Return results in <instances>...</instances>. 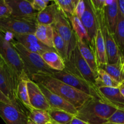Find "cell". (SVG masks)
I'll return each instance as SVG.
<instances>
[{
	"instance_id": "29",
	"label": "cell",
	"mask_w": 124,
	"mask_h": 124,
	"mask_svg": "<svg viewBox=\"0 0 124 124\" xmlns=\"http://www.w3.org/2000/svg\"><path fill=\"white\" fill-rule=\"evenodd\" d=\"M28 119L35 124H46L51 122L47 111L33 108L28 113Z\"/></svg>"
},
{
	"instance_id": "40",
	"label": "cell",
	"mask_w": 124,
	"mask_h": 124,
	"mask_svg": "<svg viewBox=\"0 0 124 124\" xmlns=\"http://www.w3.org/2000/svg\"><path fill=\"white\" fill-rule=\"evenodd\" d=\"M3 63H4L3 61L2 60V59H1V56H0V67H1V65H2V64H3Z\"/></svg>"
},
{
	"instance_id": "4",
	"label": "cell",
	"mask_w": 124,
	"mask_h": 124,
	"mask_svg": "<svg viewBox=\"0 0 124 124\" xmlns=\"http://www.w3.org/2000/svg\"><path fill=\"white\" fill-rule=\"evenodd\" d=\"M0 56L18 83L23 79L29 80L24 72V66L19 54L11 41L7 39L1 32H0Z\"/></svg>"
},
{
	"instance_id": "11",
	"label": "cell",
	"mask_w": 124,
	"mask_h": 124,
	"mask_svg": "<svg viewBox=\"0 0 124 124\" xmlns=\"http://www.w3.org/2000/svg\"><path fill=\"white\" fill-rule=\"evenodd\" d=\"M11 10V16L21 18L36 19L38 12L32 8L27 0H6Z\"/></svg>"
},
{
	"instance_id": "38",
	"label": "cell",
	"mask_w": 124,
	"mask_h": 124,
	"mask_svg": "<svg viewBox=\"0 0 124 124\" xmlns=\"http://www.w3.org/2000/svg\"><path fill=\"white\" fill-rule=\"evenodd\" d=\"M70 124H89L87 122H85V121H82V120L80 119L77 118L76 116H74V118L72 119V120Z\"/></svg>"
},
{
	"instance_id": "9",
	"label": "cell",
	"mask_w": 124,
	"mask_h": 124,
	"mask_svg": "<svg viewBox=\"0 0 124 124\" xmlns=\"http://www.w3.org/2000/svg\"><path fill=\"white\" fill-rule=\"evenodd\" d=\"M52 27L64 40L67 47L68 58L72 52L77 46V37L73 30L70 21L60 10Z\"/></svg>"
},
{
	"instance_id": "26",
	"label": "cell",
	"mask_w": 124,
	"mask_h": 124,
	"mask_svg": "<svg viewBox=\"0 0 124 124\" xmlns=\"http://www.w3.org/2000/svg\"><path fill=\"white\" fill-rule=\"evenodd\" d=\"M119 85L120 84L112 78L106 71L102 69H98L96 79V86L97 88L102 87L118 88Z\"/></svg>"
},
{
	"instance_id": "33",
	"label": "cell",
	"mask_w": 124,
	"mask_h": 124,
	"mask_svg": "<svg viewBox=\"0 0 124 124\" xmlns=\"http://www.w3.org/2000/svg\"><path fill=\"white\" fill-rule=\"evenodd\" d=\"M29 2L31 4L32 8L35 11L40 12L43 10L47 7L50 1L49 0H31L29 1Z\"/></svg>"
},
{
	"instance_id": "41",
	"label": "cell",
	"mask_w": 124,
	"mask_h": 124,
	"mask_svg": "<svg viewBox=\"0 0 124 124\" xmlns=\"http://www.w3.org/2000/svg\"><path fill=\"white\" fill-rule=\"evenodd\" d=\"M27 124H35L32 121H31L29 119V121H28V122H27Z\"/></svg>"
},
{
	"instance_id": "24",
	"label": "cell",
	"mask_w": 124,
	"mask_h": 124,
	"mask_svg": "<svg viewBox=\"0 0 124 124\" xmlns=\"http://www.w3.org/2000/svg\"><path fill=\"white\" fill-rule=\"evenodd\" d=\"M98 69H102L106 71L118 83L120 84L124 81V73L123 72L122 62L115 64H106L104 65H100Z\"/></svg>"
},
{
	"instance_id": "5",
	"label": "cell",
	"mask_w": 124,
	"mask_h": 124,
	"mask_svg": "<svg viewBox=\"0 0 124 124\" xmlns=\"http://www.w3.org/2000/svg\"><path fill=\"white\" fill-rule=\"evenodd\" d=\"M105 7L100 8H94L92 7V8L97 21L98 29L100 30L104 40L107 64H115L122 62L119 50L114 41L113 35L111 33L108 27L105 13Z\"/></svg>"
},
{
	"instance_id": "31",
	"label": "cell",
	"mask_w": 124,
	"mask_h": 124,
	"mask_svg": "<svg viewBox=\"0 0 124 124\" xmlns=\"http://www.w3.org/2000/svg\"><path fill=\"white\" fill-rule=\"evenodd\" d=\"M53 48L55 52L63 59L64 62L66 61L68 59V51H67L66 44L64 40L58 35V33L54 29H53Z\"/></svg>"
},
{
	"instance_id": "23",
	"label": "cell",
	"mask_w": 124,
	"mask_h": 124,
	"mask_svg": "<svg viewBox=\"0 0 124 124\" xmlns=\"http://www.w3.org/2000/svg\"><path fill=\"white\" fill-rule=\"evenodd\" d=\"M41 56L47 66L55 71H62L65 68L64 61L55 51L45 52Z\"/></svg>"
},
{
	"instance_id": "17",
	"label": "cell",
	"mask_w": 124,
	"mask_h": 124,
	"mask_svg": "<svg viewBox=\"0 0 124 124\" xmlns=\"http://www.w3.org/2000/svg\"><path fill=\"white\" fill-rule=\"evenodd\" d=\"M77 47L83 59L89 65L92 71L97 74L98 65L92 44L89 41H81L77 38Z\"/></svg>"
},
{
	"instance_id": "30",
	"label": "cell",
	"mask_w": 124,
	"mask_h": 124,
	"mask_svg": "<svg viewBox=\"0 0 124 124\" xmlns=\"http://www.w3.org/2000/svg\"><path fill=\"white\" fill-rule=\"evenodd\" d=\"M79 0H55L53 2L57 5L60 10L69 19L74 16V10Z\"/></svg>"
},
{
	"instance_id": "43",
	"label": "cell",
	"mask_w": 124,
	"mask_h": 124,
	"mask_svg": "<svg viewBox=\"0 0 124 124\" xmlns=\"http://www.w3.org/2000/svg\"><path fill=\"white\" fill-rule=\"evenodd\" d=\"M122 70H123V72L124 73V62L122 64Z\"/></svg>"
},
{
	"instance_id": "45",
	"label": "cell",
	"mask_w": 124,
	"mask_h": 124,
	"mask_svg": "<svg viewBox=\"0 0 124 124\" xmlns=\"http://www.w3.org/2000/svg\"><path fill=\"white\" fill-rule=\"evenodd\" d=\"M52 124H55V123H53V122H52Z\"/></svg>"
},
{
	"instance_id": "7",
	"label": "cell",
	"mask_w": 124,
	"mask_h": 124,
	"mask_svg": "<svg viewBox=\"0 0 124 124\" xmlns=\"http://www.w3.org/2000/svg\"><path fill=\"white\" fill-rule=\"evenodd\" d=\"M37 25L36 19L10 16L0 19V32L9 33L13 36L34 34Z\"/></svg>"
},
{
	"instance_id": "39",
	"label": "cell",
	"mask_w": 124,
	"mask_h": 124,
	"mask_svg": "<svg viewBox=\"0 0 124 124\" xmlns=\"http://www.w3.org/2000/svg\"><path fill=\"white\" fill-rule=\"evenodd\" d=\"M118 88H119V90H120L121 94H122L123 96L124 97V81H123L122 83L120 84V85H119V86Z\"/></svg>"
},
{
	"instance_id": "42",
	"label": "cell",
	"mask_w": 124,
	"mask_h": 124,
	"mask_svg": "<svg viewBox=\"0 0 124 124\" xmlns=\"http://www.w3.org/2000/svg\"><path fill=\"white\" fill-rule=\"evenodd\" d=\"M103 124H115V123H111V122H106Z\"/></svg>"
},
{
	"instance_id": "34",
	"label": "cell",
	"mask_w": 124,
	"mask_h": 124,
	"mask_svg": "<svg viewBox=\"0 0 124 124\" xmlns=\"http://www.w3.org/2000/svg\"><path fill=\"white\" fill-rule=\"evenodd\" d=\"M11 16V10L6 0H0V19Z\"/></svg>"
},
{
	"instance_id": "2",
	"label": "cell",
	"mask_w": 124,
	"mask_h": 124,
	"mask_svg": "<svg viewBox=\"0 0 124 124\" xmlns=\"http://www.w3.org/2000/svg\"><path fill=\"white\" fill-rule=\"evenodd\" d=\"M117 109L97 98H91L77 110V118L89 124H103Z\"/></svg>"
},
{
	"instance_id": "25",
	"label": "cell",
	"mask_w": 124,
	"mask_h": 124,
	"mask_svg": "<svg viewBox=\"0 0 124 124\" xmlns=\"http://www.w3.org/2000/svg\"><path fill=\"white\" fill-rule=\"evenodd\" d=\"M51 122L58 124H70L75 115L58 109L51 108L47 111Z\"/></svg>"
},
{
	"instance_id": "16",
	"label": "cell",
	"mask_w": 124,
	"mask_h": 124,
	"mask_svg": "<svg viewBox=\"0 0 124 124\" xmlns=\"http://www.w3.org/2000/svg\"><path fill=\"white\" fill-rule=\"evenodd\" d=\"M105 102L119 110H124V97L119 88L102 87L98 88Z\"/></svg>"
},
{
	"instance_id": "32",
	"label": "cell",
	"mask_w": 124,
	"mask_h": 124,
	"mask_svg": "<svg viewBox=\"0 0 124 124\" xmlns=\"http://www.w3.org/2000/svg\"><path fill=\"white\" fill-rule=\"evenodd\" d=\"M107 122L119 124H124V110L117 109L109 117Z\"/></svg>"
},
{
	"instance_id": "10",
	"label": "cell",
	"mask_w": 124,
	"mask_h": 124,
	"mask_svg": "<svg viewBox=\"0 0 124 124\" xmlns=\"http://www.w3.org/2000/svg\"><path fill=\"white\" fill-rule=\"evenodd\" d=\"M0 117L6 124H27L28 113L23 107L0 102Z\"/></svg>"
},
{
	"instance_id": "37",
	"label": "cell",
	"mask_w": 124,
	"mask_h": 124,
	"mask_svg": "<svg viewBox=\"0 0 124 124\" xmlns=\"http://www.w3.org/2000/svg\"><path fill=\"white\" fill-rule=\"evenodd\" d=\"M117 4L119 12L124 17V0H117Z\"/></svg>"
},
{
	"instance_id": "35",
	"label": "cell",
	"mask_w": 124,
	"mask_h": 124,
	"mask_svg": "<svg viewBox=\"0 0 124 124\" xmlns=\"http://www.w3.org/2000/svg\"><path fill=\"white\" fill-rule=\"evenodd\" d=\"M85 10V1L83 0H79L74 10V16L79 18V19L81 18L83 15Z\"/></svg>"
},
{
	"instance_id": "27",
	"label": "cell",
	"mask_w": 124,
	"mask_h": 124,
	"mask_svg": "<svg viewBox=\"0 0 124 124\" xmlns=\"http://www.w3.org/2000/svg\"><path fill=\"white\" fill-rule=\"evenodd\" d=\"M27 80L23 79L20 81L17 87V96L19 102L26 108L29 111L33 109L29 101V94H28L27 87Z\"/></svg>"
},
{
	"instance_id": "1",
	"label": "cell",
	"mask_w": 124,
	"mask_h": 124,
	"mask_svg": "<svg viewBox=\"0 0 124 124\" xmlns=\"http://www.w3.org/2000/svg\"><path fill=\"white\" fill-rule=\"evenodd\" d=\"M32 81L44 86L52 93L62 97L72 104L77 110L80 108L88 101L94 98L59 81L51 75L43 74L33 75Z\"/></svg>"
},
{
	"instance_id": "22",
	"label": "cell",
	"mask_w": 124,
	"mask_h": 124,
	"mask_svg": "<svg viewBox=\"0 0 124 124\" xmlns=\"http://www.w3.org/2000/svg\"><path fill=\"white\" fill-rule=\"evenodd\" d=\"M94 48L98 68L100 65L107 64L105 42L102 33L99 29L97 30L94 42Z\"/></svg>"
},
{
	"instance_id": "3",
	"label": "cell",
	"mask_w": 124,
	"mask_h": 124,
	"mask_svg": "<svg viewBox=\"0 0 124 124\" xmlns=\"http://www.w3.org/2000/svg\"><path fill=\"white\" fill-rule=\"evenodd\" d=\"M11 42L20 57L24 72L29 79L32 80V77L35 75H53L55 70L47 66L40 54L29 52L15 40H12Z\"/></svg>"
},
{
	"instance_id": "21",
	"label": "cell",
	"mask_w": 124,
	"mask_h": 124,
	"mask_svg": "<svg viewBox=\"0 0 124 124\" xmlns=\"http://www.w3.org/2000/svg\"><path fill=\"white\" fill-rule=\"evenodd\" d=\"M105 13L108 27L111 33L113 35L116 28L119 15L117 0H113L112 4L105 6Z\"/></svg>"
},
{
	"instance_id": "36",
	"label": "cell",
	"mask_w": 124,
	"mask_h": 124,
	"mask_svg": "<svg viewBox=\"0 0 124 124\" xmlns=\"http://www.w3.org/2000/svg\"><path fill=\"white\" fill-rule=\"evenodd\" d=\"M0 102L5 103V104H10V105H13L12 101L6 96H5L4 94L1 90H0Z\"/></svg>"
},
{
	"instance_id": "15",
	"label": "cell",
	"mask_w": 124,
	"mask_h": 124,
	"mask_svg": "<svg viewBox=\"0 0 124 124\" xmlns=\"http://www.w3.org/2000/svg\"><path fill=\"white\" fill-rule=\"evenodd\" d=\"M37 84L38 85L41 92L46 97L51 108L63 110V111H65L69 113L72 114L75 116L77 115V110L72 104L64 100L62 97L52 93L49 90L46 88L44 86L41 84Z\"/></svg>"
},
{
	"instance_id": "44",
	"label": "cell",
	"mask_w": 124,
	"mask_h": 124,
	"mask_svg": "<svg viewBox=\"0 0 124 124\" xmlns=\"http://www.w3.org/2000/svg\"><path fill=\"white\" fill-rule=\"evenodd\" d=\"M46 124H52V122H49V123H47Z\"/></svg>"
},
{
	"instance_id": "8",
	"label": "cell",
	"mask_w": 124,
	"mask_h": 124,
	"mask_svg": "<svg viewBox=\"0 0 124 124\" xmlns=\"http://www.w3.org/2000/svg\"><path fill=\"white\" fill-rule=\"evenodd\" d=\"M52 76L73 88L91 96L92 98H97L105 102L104 98L95 85L92 84L73 74L63 70L62 71H55Z\"/></svg>"
},
{
	"instance_id": "13",
	"label": "cell",
	"mask_w": 124,
	"mask_h": 124,
	"mask_svg": "<svg viewBox=\"0 0 124 124\" xmlns=\"http://www.w3.org/2000/svg\"><path fill=\"white\" fill-rule=\"evenodd\" d=\"M15 41L19 42L24 48L29 52L41 54L49 51H55L53 48H51L41 43L36 38L34 34L15 35L13 36Z\"/></svg>"
},
{
	"instance_id": "20",
	"label": "cell",
	"mask_w": 124,
	"mask_h": 124,
	"mask_svg": "<svg viewBox=\"0 0 124 124\" xmlns=\"http://www.w3.org/2000/svg\"><path fill=\"white\" fill-rule=\"evenodd\" d=\"M113 38L119 50L120 60L123 64L124 62V17L119 10L117 23Z\"/></svg>"
},
{
	"instance_id": "28",
	"label": "cell",
	"mask_w": 124,
	"mask_h": 124,
	"mask_svg": "<svg viewBox=\"0 0 124 124\" xmlns=\"http://www.w3.org/2000/svg\"><path fill=\"white\" fill-rule=\"evenodd\" d=\"M69 19L72 25L73 30L75 32V35H77V38L81 41H89V42H91L89 38L88 35L87 31L81 23L80 19H79L75 16H73Z\"/></svg>"
},
{
	"instance_id": "19",
	"label": "cell",
	"mask_w": 124,
	"mask_h": 124,
	"mask_svg": "<svg viewBox=\"0 0 124 124\" xmlns=\"http://www.w3.org/2000/svg\"><path fill=\"white\" fill-rule=\"evenodd\" d=\"M34 35L41 43L53 48V28L52 25L38 24Z\"/></svg>"
},
{
	"instance_id": "6",
	"label": "cell",
	"mask_w": 124,
	"mask_h": 124,
	"mask_svg": "<svg viewBox=\"0 0 124 124\" xmlns=\"http://www.w3.org/2000/svg\"><path fill=\"white\" fill-rule=\"evenodd\" d=\"M64 70L96 85L97 74L92 71L83 59L77 46L72 52L68 59L64 61Z\"/></svg>"
},
{
	"instance_id": "12",
	"label": "cell",
	"mask_w": 124,
	"mask_h": 124,
	"mask_svg": "<svg viewBox=\"0 0 124 124\" xmlns=\"http://www.w3.org/2000/svg\"><path fill=\"white\" fill-rule=\"evenodd\" d=\"M29 101L33 108L48 111L51 108L38 85L32 80L27 81Z\"/></svg>"
},
{
	"instance_id": "18",
	"label": "cell",
	"mask_w": 124,
	"mask_h": 124,
	"mask_svg": "<svg viewBox=\"0 0 124 124\" xmlns=\"http://www.w3.org/2000/svg\"><path fill=\"white\" fill-rule=\"evenodd\" d=\"M59 12L58 6L53 1V3L47 6L43 10L38 13L36 16L38 24L52 25L55 22L56 18Z\"/></svg>"
},
{
	"instance_id": "14",
	"label": "cell",
	"mask_w": 124,
	"mask_h": 124,
	"mask_svg": "<svg viewBox=\"0 0 124 124\" xmlns=\"http://www.w3.org/2000/svg\"><path fill=\"white\" fill-rule=\"evenodd\" d=\"M85 12L80 18V21L87 31L88 35L89 38L91 43L94 46L95 38L98 30V26L91 1L85 0Z\"/></svg>"
}]
</instances>
